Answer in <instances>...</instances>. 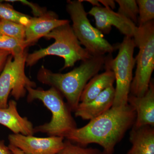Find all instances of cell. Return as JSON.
Masks as SVG:
<instances>
[{
    "instance_id": "obj_1",
    "label": "cell",
    "mask_w": 154,
    "mask_h": 154,
    "mask_svg": "<svg viewBox=\"0 0 154 154\" xmlns=\"http://www.w3.org/2000/svg\"><path fill=\"white\" fill-rule=\"evenodd\" d=\"M136 118L134 109L128 104L112 107L85 126L74 130L65 138L85 147L90 144H97L102 147L105 154H113L116 146L133 126Z\"/></svg>"
},
{
    "instance_id": "obj_2",
    "label": "cell",
    "mask_w": 154,
    "mask_h": 154,
    "mask_svg": "<svg viewBox=\"0 0 154 154\" xmlns=\"http://www.w3.org/2000/svg\"><path fill=\"white\" fill-rule=\"evenodd\" d=\"M105 56H92L66 73H54L42 66L37 79L40 82L50 86L58 91L67 101L70 110L75 112L81 94L89 80L104 68Z\"/></svg>"
},
{
    "instance_id": "obj_3",
    "label": "cell",
    "mask_w": 154,
    "mask_h": 154,
    "mask_svg": "<svg viewBox=\"0 0 154 154\" xmlns=\"http://www.w3.org/2000/svg\"><path fill=\"white\" fill-rule=\"evenodd\" d=\"M27 101L38 99L52 113L51 120L48 123L34 128V133L46 134L49 136L65 138L70 132L77 128L75 121L72 116L67 104L64 101L62 95L54 88L45 91L40 88H26Z\"/></svg>"
},
{
    "instance_id": "obj_4",
    "label": "cell",
    "mask_w": 154,
    "mask_h": 154,
    "mask_svg": "<svg viewBox=\"0 0 154 154\" xmlns=\"http://www.w3.org/2000/svg\"><path fill=\"white\" fill-rule=\"evenodd\" d=\"M45 37L53 38L54 42L46 48L28 54L26 60L27 66H33L47 56L54 55L63 59V69H64L73 66L77 61H83L92 57L80 44L69 23L55 28Z\"/></svg>"
},
{
    "instance_id": "obj_5",
    "label": "cell",
    "mask_w": 154,
    "mask_h": 154,
    "mask_svg": "<svg viewBox=\"0 0 154 154\" xmlns=\"http://www.w3.org/2000/svg\"><path fill=\"white\" fill-rule=\"evenodd\" d=\"M133 38L139 52L135 58L136 69L130 94L140 97L148 90L154 69V20L137 26Z\"/></svg>"
},
{
    "instance_id": "obj_6",
    "label": "cell",
    "mask_w": 154,
    "mask_h": 154,
    "mask_svg": "<svg viewBox=\"0 0 154 154\" xmlns=\"http://www.w3.org/2000/svg\"><path fill=\"white\" fill-rule=\"evenodd\" d=\"M82 2V0L67 2L66 10L72 22L74 33L81 45L92 56L111 54L116 46L110 44L103 34L91 25Z\"/></svg>"
},
{
    "instance_id": "obj_7",
    "label": "cell",
    "mask_w": 154,
    "mask_h": 154,
    "mask_svg": "<svg viewBox=\"0 0 154 154\" xmlns=\"http://www.w3.org/2000/svg\"><path fill=\"white\" fill-rule=\"evenodd\" d=\"M116 46L118 53L113 59L111 54L106 56V63L113 71L115 76L116 87L112 107L126 106L133 79V71L136 64L134 57V40L131 37L125 36L121 43Z\"/></svg>"
},
{
    "instance_id": "obj_8",
    "label": "cell",
    "mask_w": 154,
    "mask_h": 154,
    "mask_svg": "<svg viewBox=\"0 0 154 154\" xmlns=\"http://www.w3.org/2000/svg\"><path fill=\"white\" fill-rule=\"evenodd\" d=\"M28 53L9 56L0 75V109L8 105L9 95L17 100L24 98L27 93L26 88H35L36 84L26 76L25 65Z\"/></svg>"
},
{
    "instance_id": "obj_9",
    "label": "cell",
    "mask_w": 154,
    "mask_h": 154,
    "mask_svg": "<svg viewBox=\"0 0 154 154\" xmlns=\"http://www.w3.org/2000/svg\"><path fill=\"white\" fill-rule=\"evenodd\" d=\"M64 138L57 136L37 137L21 134H10V144L25 154H58L64 145Z\"/></svg>"
},
{
    "instance_id": "obj_10",
    "label": "cell",
    "mask_w": 154,
    "mask_h": 154,
    "mask_svg": "<svg viewBox=\"0 0 154 154\" xmlns=\"http://www.w3.org/2000/svg\"><path fill=\"white\" fill-rule=\"evenodd\" d=\"M88 14L94 17L96 28L102 34H108L114 26L126 37L133 38L137 26L132 21L113 10L102 7H94Z\"/></svg>"
},
{
    "instance_id": "obj_11",
    "label": "cell",
    "mask_w": 154,
    "mask_h": 154,
    "mask_svg": "<svg viewBox=\"0 0 154 154\" xmlns=\"http://www.w3.org/2000/svg\"><path fill=\"white\" fill-rule=\"evenodd\" d=\"M69 23L68 20L59 19L57 15L53 12L46 11L40 17H32L30 23L26 27L25 42L28 46L32 45L54 29Z\"/></svg>"
},
{
    "instance_id": "obj_12",
    "label": "cell",
    "mask_w": 154,
    "mask_h": 154,
    "mask_svg": "<svg viewBox=\"0 0 154 154\" xmlns=\"http://www.w3.org/2000/svg\"><path fill=\"white\" fill-rule=\"evenodd\" d=\"M128 104L134 109L136 118L133 126L140 127L154 125V84L151 80L149 89L142 96H136L129 94Z\"/></svg>"
},
{
    "instance_id": "obj_13",
    "label": "cell",
    "mask_w": 154,
    "mask_h": 154,
    "mask_svg": "<svg viewBox=\"0 0 154 154\" xmlns=\"http://www.w3.org/2000/svg\"><path fill=\"white\" fill-rule=\"evenodd\" d=\"M115 95L113 86L107 88L90 102L79 103L75 116L84 120H92L107 111L113 106Z\"/></svg>"
},
{
    "instance_id": "obj_14",
    "label": "cell",
    "mask_w": 154,
    "mask_h": 154,
    "mask_svg": "<svg viewBox=\"0 0 154 154\" xmlns=\"http://www.w3.org/2000/svg\"><path fill=\"white\" fill-rule=\"evenodd\" d=\"M0 124L11 130L14 134L32 136L35 133L32 122L19 115L17 102L14 100L8 102L7 107L0 109Z\"/></svg>"
},
{
    "instance_id": "obj_15",
    "label": "cell",
    "mask_w": 154,
    "mask_h": 154,
    "mask_svg": "<svg viewBox=\"0 0 154 154\" xmlns=\"http://www.w3.org/2000/svg\"><path fill=\"white\" fill-rule=\"evenodd\" d=\"M153 127L132 126L129 137L131 147L126 154H154Z\"/></svg>"
},
{
    "instance_id": "obj_16",
    "label": "cell",
    "mask_w": 154,
    "mask_h": 154,
    "mask_svg": "<svg viewBox=\"0 0 154 154\" xmlns=\"http://www.w3.org/2000/svg\"><path fill=\"white\" fill-rule=\"evenodd\" d=\"M104 69L105 72L96 75L87 83L81 94L80 102H90L107 88L113 86L115 82V76L106 62Z\"/></svg>"
},
{
    "instance_id": "obj_17",
    "label": "cell",
    "mask_w": 154,
    "mask_h": 154,
    "mask_svg": "<svg viewBox=\"0 0 154 154\" xmlns=\"http://www.w3.org/2000/svg\"><path fill=\"white\" fill-rule=\"evenodd\" d=\"M32 17L15 10L10 4L0 2V18L11 22L28 26Z\"/></svg>"
},
{
    "instance_id": "obj_18",
    "label": "cell",
    "mask_w": 154,
    "mask_h": 154,
    "mask_svg": "<svg viewBox=\"0 0 154 154\" xmlns=\"http://www.w3.org/2000/svg\"><path fill=\"white\" fill-rule=\"evenodd\" d=\"M0 34L10 36L19 41L25 42L26 27L21 24L1 19Z\"/></svg>"
},
{
    "instance_id": "obj_19",
    "label": "cell",
    "mask_w": 154,
    "mask_h": 154,
    "mask_svg": "<svg viewBox=\"0 0 154 154\" xmlns=\"http://www.w3.org/2000/svg\"><path fill=\"white\" fill-rule=\"evenodd\" d=\"M28 47L25 41H19L10 36L0 34V50L11 53L13 56L23 53Z\"/></svg>"
},
{
    "instance_id": "obj_20",
    "label": "cell",
    "mask_w": 154,
    "mask_h": 154,
    "mask_svg": "<svg viewBox=\"0 0 154 154\" xmlns=\"http://www.w3.org/2000/svg\"><path fill=\"white\" fill-rule=\"evenodd\" d=\"M115 2L119 5L117 13L137 25L139 12L136 1L116 0Z\"/></svg>"
},
{
    "instance_id": "obj_21",
    "label": "cell",
    "mask_w": 154,
    "mask_h": 154,
    "mask_svg": "<svg viewBox=\"0 0 154 154\" xmlns=\"http://www.w3.org/2000/svg\"><path fill=\"white\" fill-rule=\"evenodd\" d=\"M138 8L137 24L141 26L154 19V0H137Z\"/></svg>"
},
{
    "instance_id": "obj_22",
    "label": "cell",
    "mask_w": 154,
    "mask_h": 154,
    "mask_svg": "<svg viewBox=\"0 0 154 154\" xmlns=\"http://www.w3.org/2000/svg\"><path fill=\"white\" fill-rule=\"evenodd\" d=\"M58 154H105L97 149L86 148L73 143L67 140L62 149Z\"/></svg>"
},
{
    "instance_id": "obj_23",
    "label": "cell",
    "mask_w": 154,
    "mask_h": 154,
    "mask_svg": "<svg viewBox=\"0 0 154 154\" xmlns=\"http://www.w3.org/2000/svg\"><path fill=\"white\" fill-rule=\"evenodd\" d=\"M5 2H18L26 5L30 7L31 8L32 11V13L33 15L35 16V17H40L42 15L44 14L46 12V10L45 9H42V8H40L39 6L36 5L35 4H33L32 2H28L26 1H22V0H15V1H12V0H9V1H5Z\"/></svg>"
},
{
    "instance_id": "obj_24",
    "label": "cell",
    "mask_w": 154,
    "mask_h": 154,
    "mask_svg": "<svg viewBox=\"0 0 154 154\" xmlns=\"http://www.w3.org/2000/svg\"><path fill=\"white\" fill-rule=\"evenodd\" d=\"M11 55V53L0 50V73L2 71L6 62Z\"/></svg>"
},
{
    "instance_id": "obj_25",
    "label": "cell",
    "mask_w": 154,
    "mask_h": 154,
    "mask_svg": "<svg viewBox=\"0 0 154 154\" xmlns=\"http://www.w3.org/2000/svg\"><path fill=\"white\" fill-rule=\"evenodd\" d=\"M99 3H101L105 6V8L113 10L116 8L115 1L113 0H99Z\"/></svg>"
},
{
    "instance_id": "obj_26",
    "label": "cell",
    "mask_w": 154,
    "mask_h": 154,
    "mask_svg": "<svg viewBox=\"0 0 154 154\" xmlns=\"http://www.w3.org/2000/svg\"><path fill=\"white\" fill-rule=\"evenodd\" d=\"M0 154H13L3 141H0Z\"/></svg>"
},
{
    "instance_id": "obj_27",
    "label": "cell",
    "mask_w": 154,
    "mask_h": 154,
    "mask_svg": "<svg viewBox=\"0 0 154 154\" xmlns=\"http://www.w3.org/2000/svg\"><path fill=\"white\" fill-rule=\"evenodd\" d=\"M8 147L13 154H25L22 151L14 146L9 144Z\"/></svg>"
},
{
    "instance_id": "obj_28",
    "label": "cell",
    "mask_w": 154,
    "mask_h": 154,
    "mask_svg": "<svg viewBox=\"0 0 154 154\" xmlns=\"http://www.w3.org/2000/svg\"><path fill=\"white\" fill-rule=\"evenodd\" d=\"M82 2H87L90 3L94 7H101V5L99 2V0H85L82 1Z\"/></svg>"
},
{
    "instance_id": "obj_29",
    "label": "cell",
    "mask_w": 154,
    "mask_h": 154,
    "mask_svg": "<svg viewBox=\"0 0 154 154\" xmlns=\"http://www.w3.org/2000/svg\"><path fill=\"white\" fill-rule=\"evenodd\" d=\"M0 20H1V18H0Z\"/></svg>"
}]
</instances>
